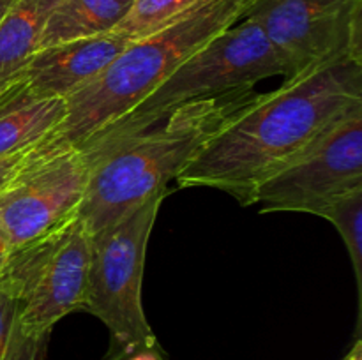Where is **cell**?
<instances>
[{
    "label": "cell",
    "instance_id": "cell-13",
    "mask_svg": "<svg viewBox=\"0 0 362 360\" xmlns=\"http://www.w3.org/2000/svg\"><path fill=\"white\" fill-rule=\"evenodd\" d=\"M133 0H60L53 9L37 49L112 34L126 18Z\"/></svg>",
    "mask_w": 362,
    "mask_h": 360
},
{
    "label": "cell",
    "instance_id": "cell-15",
    "mask_svg": "<svg viewBox=\"0 0 362 360\" xmlns=\"http://www.w3.org/2000/svg\"><path fill=\"white\" fill-rule=\"evenodd\" d=\"M317 215L327 219L338 229L352 261L359 292V306H362V189L331 201Z\"/></svg>",
    "mask_w": 362,
    "mask_h": 360
},
{
    "label": "cell",
    "instance_id": "cell-17",
    "mask_svg": "<svg viewBox=\"0 0 362 360\" xmlns=\"http://www.w3.org/2000/svg\"><path fill=\"white\" fill-rule=\"evenodd\" d=\"M32 150H34V148H32ZM32 150L21 152V154L11 155V157H6V159H0V189H2V187L13 179L14 173L25 164V161H27Z\"/></svg>",
    "mask_w": 362,
    "mask_h": 360
},
{
    "label": "cell",
    "instance_id": "cell-20",
    "mask_svg": "<svg viewBox=\"0 0 362 360\" xmlns=\"http://www.w3.org/2000/svg\"><path fill=\"white\" fill-rule=\"evenodd\" d=\"M14 4V0H0V23H2L4 16L7 14V11L11 9V6Z\"/></svg>",
    "mask_w": 362,
    "mask_h": 360
},
{
    "label": "cell",
    "instance_id": "cell-6",
    "mask_svg": "<svg viewBox=\"0 0 362 360\" xmlns=\"http://www.w3.org/2000/svg\"><path fill=\"white\" fill-rule=\"evenodd\" d=\"M92 233L80 217L42 239L9 253L0 279L20 304L23 328L32 337H49L53 327L87 296Z\"/></svg>",
    "mask_w": 362,
    "mask_h": 360
},
{
    "label": "cell",
    "instance_id": "cell-12",
    "mask_svg": "<svg viewBox=\"0 0 362 360\" xmlns=\"http://www.w3.org/2000/svg\"><path fill=\"white\" fill-rule=\"evenodd\" d=\"M60 0H14L0 23V90L9 85L27 60L37 52L39 41Z\"/></svg>",
    "mask_w": 362,
    "mask_h": 360
},
{
    "label": "cell",
    "instance_id": "cell-10",
    "mask_svg": "<svg viewBox=\"0 0 362 360\" xmlns=\"http://www.w3.org/2000/svg\"><path fill=\"white\" fill-rule=\"evenodd\" d=\"M129 42L131 39L112 32L37 49L11 83H20L37 97L66 101L95 80Z\"/></svg>",
    "mask_w": 362,
    "mask_h": 360
},
{
    "label": "cell",
    "instance_id": "cell-18",
    "mask_svg": "<svg viewBox=\"0 0 362 360\" xmlns=\"http://www.w3.org/2000/svg\"><path fill=\"white\" fill-rule=\"evenodd\" d=\"M343 360H362V341L361 339H357L356 344L352 346V349L349 352V355H346Z\"/></svg>",
    "mask_w": 362,
    "mask_h": 360
},
{
    "label": "cell",
    "instance_id": "cell-5",
    "mask_svg": "<svg viewBox=\"0 0 362 360\" xmlns=\"http://www.w3.org/2000/svg\"><path fill=\"white\" fill-rule=\"evenodd\" d=\"M168 193V187L159 189L122 219L92 235L83 309L99 318L110 332V348L103 360L159 353L158 339L145 316L141 282L152 228Z\"/></svg>",
    "mask_w": 362,
    "mask_h": 360
},
{
    "label": "cell",
    "instance_id": "cell-4",
    "mask_svg": "<svg viewBox=\"0 0 362 360\" xmlns=\"http://www.w3.org/2000/svg\"><path fill=\"white\" fill-rule=\"evenodd\" d=\"M272 76H283V69L271 42L253 20L243 18L180 64L122 119L76 147L85 152L108 147L154 126L186 102L255 88Z\"/></svg>",
    "mask_w": 362,
    "mask_h": 360
},
{
    "label": "cell",
    "instance_id": "cell-11",
    "mask_svg": "<svg viewBox=\"0 0 362 360\" xmlns=\"http://www.w3.org/2000/svg\"><path fill=\"white\" fill-rule=\"evenodd\" d=\"M66 116V101L37 97L9 83L0 90V159L32 150L49 138Z\"/></svg>",
    "mask_w": 362,
    "mask_h": 360
},
{
    "label": "cell",
    "instance_id": "cell-14",
    "mask_svg": "<svg viewBox=\"0 0 362 360\" xmlns=\"http://www.w3.org/2000/svg\"><path fill=\"white\" fill-rule=\"evenodd\" d=\"M49 337H32L23 328L20 304L0 279V360H46Z\"/></svg>",
    "mask_w": 362,
    "mask_h": 360
},
{
    "label": "cell",
    "instance_id": "cell-8",
    "mask_svg": "<svg viewBox=\"0 0 362 360\" xmlns=\"http://www.w3.org/2000/svg\"><path fill=\"white\" fill-rule=\"evenodd\" d=\"M90 179L76 145L42 141L0 189V233L9 253L78 217Z\"/></svg>",
    "mask_w": 362,
    "mask_h": 360
},
{
    "label": "cell",
    "instance_id": "cell-2",
    "mask_svg": "<svg viewBox=\"0 0 362 360\" xmlns=\"http://www.w3.org/2000/svg\"><path fill=\"white\" fill-rule=\"evenodd\" d=\"M257 97L255 88H240L186 102L140 133L98 150H83L90 179L78 217L92 235L122 219L168 187L207 141Z\"/></svg>",
    "mask_w": 362,
    "mask_h": 360
},
{
    "label": "cell",
    "instance_id": "cell-16",
    "mask_svg": "<svg viewBox=\"0 0 362 360\" xmlns=\"http://www.w3.org/2000/svg\"><path fill=\"white\" fill-rule=\"evenodd\" d=\"M200 2L202 0H133L126 18L113 32L136 41L154 34Z\"/></svg>",
    "mask_w": 362,
    "mask_h": 360
},
{
    "label": "cell",
    "instance_id": "cell-7",
    "mask_svg": "<svg viewBox=\"0 0 362 360\" xmlns=\"http://www.w3.org/2000/svg\"><path fill=\"white\" fill-rule=\"evenodd\" d=\"M244 18L264 30L283 83L336 64H362V0H257Z\"/></svg>",
    "mask_w": 362,
    "mask_h": 360
},
{
    "label": "cell",
    "instance_id": "cell-9",
    "mask_svg": "<svg viewBox=\"0 0 362 360\" xmlns=\"http://www.w3.org/2000/svg\"><path fill=\"white\" fill-rule=\"evenodd\" d=\"M362 189V108L336 120L303 152L257 187L262 212L317 215L325 205Z\"/></svg>",
    "mask_w": 362,
    "mask_h": 360
},
{
    "label": "cell",
    "instance_id": "cell-19",
    "mask_svg": "<svg viewBox=\"0 0 362 360\" xmlns=\"http://www.w3.org/2000/svg\"><path fill=\"white\" fill-rule=\"evenodd\" d=\"M7 258H9V247H7L6 240H4L2 233H0V272H2L4 267H6Z\"/></svg>",
    "mask_w": 362,
    "mask_h": 360
},
{
    "label": "cell",
    "instance_id": "cell-3",
    "mask_svg": "<svg viewBox=\"0 0 362 360\" xmlns=\"http://www.w3.org/2000/svg\"><path fill=\"white\" fill-rule=\"evenodd\" d=\"M255 2L202 0L154 34L131 41L95 80L66 99V116L45 141L81 145L112 126L180 64L243 20Z\"/></svg>",
    "mask_w": 362,
    "mask_h": 360
},
{
    "label": "cell",
    "instance_id": "cell-1",
    "mask_svg": "<svg viewBox=\"0 0 362 360\" xmlns=\"http://www.w3.org/2000/svg\"><path fill=\"white\" fill-rule=\"evenodd\" d=\"M362 108V64L343 62L281 83L233 116L175 179L212 187L253 207L267 176L292 161L329 126Z\"/></svg>",
    "mask_w": 362,
    "mask_h": 360
}]
</instances>
